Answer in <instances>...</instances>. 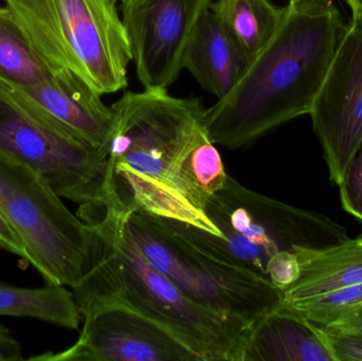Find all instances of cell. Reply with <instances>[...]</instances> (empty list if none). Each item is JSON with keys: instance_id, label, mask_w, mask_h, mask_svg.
Masks as SVG:
<instances>
[{"instance_id": "obj_20", "label": "cell", "mask_w": 362, "mask_h": 361, "mask_svg": "<svg viewBox=\"0 0 362 361\" xmlns=\"http://www.w3.org/2000/svg\"><path fill=\"white\" fill-rule=\"evenodd\" d=\"M317 326L335 361H362L361 326Z\"/></svg>"}, {"instance_id": "obj_8", "label": "cell", "mask_w": 362, "mask_h": 361, "mask_svg": "<svg viewBox=\"0 0 362 361\" xmlns=\"http://www.w3.org/2000/svg\"><path fill=\"white\" fill-rule=\"evenodd\" d=\"M0 150L29 165L81 208L100 207L107 197L108 150L51 122L2 83Z\"/></svg>"}, {"instance_id": "obj_15", "label": "cell", "mask_w": 362, "mask_h": 361, "mask_svg": "<svg viewBox=\"0 0 362 361\" xmlns=\"http://www.w3.org/2000/svg\"><path fill=\"white\" fill-rule=\"evenodd\" d=\"M299 278L282 290L283 303L293 304L313 297L362 283V239H346L322 249L296 251Z\"/></svg>"}, {"instance_id": "obj_26", "label": "cell", "mask_w": 362, "mask_h": 361, "mask_svg": "<svg viewBox=\"0 0 362 361\" xmlns=\"http://www.w3.org/2000/svg\"><path fill=\"white\" fill-rule=\"evenodd\" d=\"M358 239H362V233H361V235H359Z\"/></svg>"}, {"instance_id": "obj_23", "label": "cell", "mask_w": 362, "mask_h": 361, "mask_svg": "<svg viewBox=\"0 0 362 361\" xmlns=\"http://www.w3.org/2000/svg\"><path fill=\"white\" fill-rule=\"evenodd\" d=\"M0 249L19 256L31 264V258L28 254L25 243L1 211H0Z\"/></svg>"}, {"instance_id": "obj_7", "label": "cell", "mask_w": 362, "mask_h": 361, "mask_svg": "<svg viewBox=\"0 0 362 361\" xmlns=\"http://www.w3.org/2000/svg\"><path fill=\"white\" fill-rule=\"evenodd\" d=\"M61 199L35 170L0 150V211L46 283L72 290L90 266L93 231Z\"/></svg>"}, {"instance_id": "obj_14", "label": "cell", "mask_w": 362, "mask_h": 361, "mask_svg": "<svg viewBox=\"0 0 362 361\" xmlns=\"http://www.w3.org/2000/svg\"><path fill=\"white\" fill-rule=\"evenodd\" d=\"M248 59L210 8L202 15L185 51L187 69L204 90L223 99L246 71Z\"/></svg>"}, {"instance_id": "obj_27", "label": "cell", "mask_w": 362, "mask_h": 361, "mask_svg": "<svg viewBox=\"0 0 362 361\" xmlns=\"http://www.w3.org/2000/svg\"><path fill=\"white\" fill-rule=\"evenodd\" d=\"M117 1H121V2H122V1H123V0H117Z\"/></svg>"}, {"instance_id": "obj_6", "label": "cell", "mask_w": 362, "mask_h": 361, "mask_svg": "<svg viewBox=\"0 0 362 361\" xmlns=\"http://www.w3.org/2000/svg\"><path fill=\"white\" fill-rule=\"evenodd\" d=\"M124 207L127 230L142 254L194 302L250 326L283 302L282 292L267 280L217 260L163 218Z\"/></svg>"}, {"instance_id": "obj_18", "label": "cell", "mask_w": 362, "mask_h": 361, "mask_svg": "<svg viewBox=\"0 0 362 361\" xmlns=\"http://www.w3.org/2000/svg\"><path fill=\"white\" fill-rule=\"evenodd\" d=\"M0 316L33 318L78 330L81 315L74 294L63 285L27 288L0 282Z\"/></svg>"}, {"instance_id": "obj_11", "label": "cell", "mask_w": 362, "mask_h": 361, "mask_svg": "<svg viewBox=\"0 0 362 361\" xmlns=\"http://www.w3.org/2000/svg\"><path fill=\"white\" fill-rule=\"evenodd\" d=\"M212 1L123 0L132 61L146 90H168L177 80L196 25Z\"/></svg>"}, {"instance_id": "obj_13", "label": "cell", "mask_w": 362, "mask_h": 361, "mask_svg": "<svg viewBox=\"0 0 362 361\" xmlns=\"http://www.w3.org/2000/svg\"><path fill=\"white\" fill-rule=\"evenodd\" d=\"M244 361H335L316 324L281 303L251 326Z\"/></svg>"}, {"instance_id": "obj_3", "label": "cell", "mask_w": 362, "mask_h": 361, "mask_svg": "<svg viewBox=\"0 0 362 361\" xmlns=\"http://www.w3.org/2000/svg\"><path fill=\"white\" fill-rule=\"evenodd\" d=\"M78 214L93 228V243L90 266L76 286L121 299L175 332L204 361H244L251 326L197 304L160 273L129 235L121 201L107 196Z\"/></svg>"}, {"instance_id": "obj_5", "label": "cell", "mask_w": 362, "mask_h": 361, "mask_svg": "<svg viewBox=\"0 0 362 361\" xmlns=\"http://www.w3.org/2000/svg\"><path fill=\"white\" fill-rule=\"evenodd\" d=\"M34 48L101 95L127 86L131 49L117 0H4Z\"/></svg>"}, {"instance_id": "obj_2", "label": "cell", "mask_w": 362, "mask_h": 361, "mask_svg": "<svg viewBox=\"0 0 362 361\" xmlns=\"http://www.w3.org/2000/svg\"><path fill=\"white\" fill-rule=\"evenodd\" d=\"M346 27L333 0H289L238 84L204 110L211 141L236 150L310 114Z\"/></svg>"}, {"instance_id": "obj_12", "label": "cell", "mask_w": 362, "mask_h": 361, "mask_svg": "<svg viewBox=\"0 0 362 361\" xmlns=\"http://www.w3.org/2000/svg\"><path fill=\"white\" fill-rule=\"evenodd\" d=\"M14 90L51 122L108 150L114 123L112 108L102 101L101 93L71 70L55 69L44 84Z\"/></svg>"}, {"instance_id": "obj_17", "label": "cell", "mask_w": 362, "mask_h": 361, "mask_svg": "<svg viewBox=\"0 0 362 361\" xmlns=\"http://www.w3.org/2000/svg\"><path fill=\"white\" fill-rule=\"evenodd\" d=\"M53 71L12 11L0 6V83L16 90L34 88L46 83Z\"/></svg>"}, {"instance_id": "obj_4", "label": "cell", "mask_w": 362, "mask_h": 361, "mask_svg": "<svg viewBox=\"0 0 362 361\" xmlns=\"http://www.w3.org/2000/svg\"><path fill=\"white\" fill-rule=\"evenodd\" d=\"M204 212L218 237L161 218L172 230L217 260L265 280L270 262L280 252L322 249L350 239L346 229L332 218L249 190L229 175L223 188L208 199Z\"/></svg>"}, {"instance_id": "obj_16", "label": "cell", "mask_w": 362, "mask_h": 361, "mask_svg": "<svg viewBox=\"0 0 362 361\" xmlns=\"http://www.w3.org/2000/svg\"><path fill=\"white\" fill-rule=\"evenodd\" d=\"M210 10L250 63L280 27L285 6L272 0H216Z\"/></svg>"}, {"instance_id": "obj_10", "label": "cell", "mask_w": 362, "mask_h": 361, "mask_svg": "<svg viewBox=\"0 0 362 361\" xmlns=\"http://www.w3.org/2000/svg\"><path fill=\"white\" fill-rule=\"evenodd\" d=\"M349 6L352 18L308 114L337 186L362 140V11Z\"/></svg>"}, {"instance_id": "obj_19", "label": "cell", "mask_w": 362, "mask_h": 361, "mask_svg": "<svg viewBox=\"0 0 362 361\" xmlns=\"http://www.w3.org/2000/svg\"><path fill=\"white\" fill-rule=\"evenodd\" d=\"M286 305L316 326H362V283Z\"/></svg>"}, {"instance_id": "obj_9", "label": "cell", "mask_w": 362, "mask_h": 361, "mask_svg": "<svg viewBox=\"0 0 362 361\" xmlns=\"http://www.w3.org/2000/svg\"><path fill=\"white\" fill-rule=\"evenodd\" d=\"M72 294L84 319L78 341L30 360L204 361L175 332L121 299L80 286Z\"/></svg>"}, {"instance_id": "obj_21", "label": "cell", "mask_w": 362, "mask_h": 361, "mask_svg": "<svg viewBox=\"0 0 362 361\" xmlns=\"http://www.w3.org/2000/svg\"><path fill=\"white\" fill-rule=\"evenodd\" d=\"M338 187L344 209L362 222V140Z\"/></svg>"}, {"instance_id": "obj_1", "label": "cell", "mask_w": 362, "mask_h": 361, "mask_svg": "<svg viewBox=\"0 0 362 361\" xmlns=\"http://www.w3.org/2000/svg\"><path fill=\"white\" fill-rule=\"evenodd\" d=\"M110 108L107 196L218 237L204 207L228 174L206 133L202 101L144 89Z\"/></svg>"}, {"instance_id": "obj_22", "label": "cell", "mask_w": 362, "mask_h": 361, "mask_svg": "<svg viewBox=\"0 0 362 361\" xmlns=\"http://www.w3.org/2000/svg\"><path fill=\"white\" fill-rule=\"evenodd\" d=\"M300 263L293 251H282L274 256L267 269V280L282 292L297 281L300 276Z\"/></svg>"}, {"instance_id": "obj_25", "label": "cell", "mask_w": 362, "mask_h": 361, "mask_svg": "<svg viewBox=\"0 0 362 361\" xmlns=\"http://www.w3.org/2000/svg\"><path fill=\"white\" fill-rule=\"evenodd\" d=\"M349 4H354L362 11V0H346Z\"/></svg>"}, {"instance_id": "obj_24", "label": "cell", "mask_w": 362, "mask_h": 361, "mask_svg": "<svg viewBox=\"0 0 362 361\" xmlns=\"http://www.w3.org/2000/svg\"><path fill=\"white\" fill-rule=\"evenodd\" d=\"M23 350L12 333L0 326V361L23 360Z\"/></svg>"}]
</instances>
